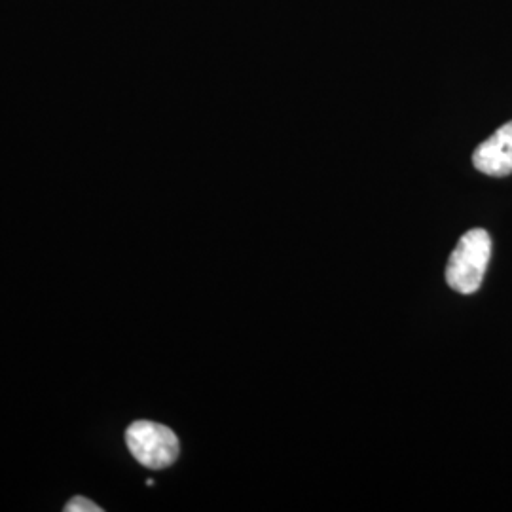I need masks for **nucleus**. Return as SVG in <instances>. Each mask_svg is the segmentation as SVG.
<instances>
[{
  "label": "nucleus",
  "instance_id": "20e7f679",
  "mask_svg": "<svg viewBox=\"0 0 512 512\" xmlns=\"http://www.w3.org/2000/svg\"><path fill=\"white\" fill-rule=\"evenodd\" d=\"M65 512H103V507H99V505H95L93 501L90 499H86V497H82V495H78V497H74L71 499L67 505H65Z\"/></svg>",
  "mask_w": 512,
  "mask_h": 512
},
{
  "label": "nucleus",
  "instance_id": "f257e3e1",
  "mask_svg": "<svg viewBox=\"0 0 512 512\" xmlns=\"http://www.w3.org/2000/svg\"><path fill=\"white\" fill-rule=\"evenodd\" d=\"M492 258V238L486 230L473 228L459 239L446 266L448 285L461 294L480 289Z\"/></svg>",
  "mask_w": 512,
  "mask_h": 512
},
{
  "label": "nucleus",
  "instance_id": "f03ea898",
  "mask_svg": "<svg viewBox=\"0 0 512 512\" xmlns=\"http://www.w3.org/2000/svg\"><path fill=\"white\" fill-rule=\"evenodd\" d=\"M126 444L131 456L152 471L173 465L181 454L177 435L169 427L154 421L131 423L126 431Z\"/></svg>",
  "mask_w": 512,
  "mask_h": 512
},
{
  "label": "nucleus",
  "instance_id": "7ed1b4c3",
  "mask_svg": "<svg viewBox=\"0 0 512 512\" xmlns=\"http://www.w3.org/2000/svg\"><path fill=\"white\" fill-rule=\"evenodd\" d=\"M473 165L490 177H507L512 173V122L495 131L473 152Z\"/></svg>",
  "mask_w": 512,
  "mask_h": 512
}]
</instances>
